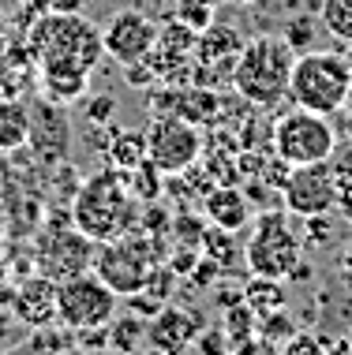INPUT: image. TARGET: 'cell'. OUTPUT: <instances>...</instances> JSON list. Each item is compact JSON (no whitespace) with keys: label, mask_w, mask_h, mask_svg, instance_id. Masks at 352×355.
<instances>
[{"label":"cell","mask_w":352,"mask_h":355,"mask_svg":"<svg viewBox=\"0 0 352 355\" xmlns=\"http://www.w3.org/2000/svg\"><path fill=\"white\" fill-rule=\"evenodd\" d=\"M139 206L131 195V184L120 176V168H101L94 172L87 184L79 187L72 202V225L94 243H109L135 228Z\"/></svg>","instance_id":"3"},{"label":"cell","mask_w":352,"mask_h":355,"mask_svg":"<svg viewBox=\"0 0 352 355\" xmlns=\"http://www.w3.org/2000/svg\"><path fill=\"white\" fill-rule=\"evenodd\" d=\"M199 247H203V251L210 254V262H217L221 270H229V266L236 262V258H233L236 232H225V228H214V225H210V228L203 232V243H199Z\"/></svg>","instance_id":"24"},{"label":"cell","mask_w":352,"mask_h":355,"mask_svg":"<svg viewBox=\"0 0 352 355\" xmlns=\"http://www.w3.org/2000/svg\"><path fill=\"white\" fill-rule=\"evenodd\" d=\"M337 198H341V184H337V172L330 168V161L289 168V176L281 184V202L289 209V217L334 214Z\"/></svg>","instance_id":"10"},{"label":"cell","mask_w":352,"mask_h":355,"mask_svg":"<svg viewBox=\"0 0 352 355\" xmlns=\"http://www.w3.org/2000/svg\"><path fill=\"white\" fill-rule=\"evenodd\" d=\"M349 344H352V329H349Z\"/></svg>","instance_id":"37"},{"label":"cell","mask_w":352,"mask_h":355,"mask_svg":"<svg viewBox=\"0 0 352 355\" xmlns=\"http://www.w3.org/2000/svg\"><path fill=\"white\" fill-rule=\"evenodd\" d=\"M94 243L90 236H83L79 228H60V232H49L37 243V273L49 277V281H72L79 273H90L94 270Z\"/></svg>","instance_id":"12"},{"label":"cell","mask_w":352,"mask_h":355,"mask_svg":"<svg viewBox=\"0 0 352 355\" xmlns=\"http://www.w3.org/2000/svg\"><path fill=\"white\" fill-rule=\"evenodd\" d=\"M274 157H281L289 168L296 165H319L330 161L337 150V128L330 123V116L311 109H296L292 105L285 116L274 123Z\"/></svg>","instance_id":"6"},{"label":"cell","mask_w":352,"mask_h":355,"mask_svg":"<svg viewBox=\"0 0 352 355\" xmlns=\"http://www.w3.org/2000/svg\"><path fill=\"white\" fill-rule=\"evenodd\" d=\"M341 56H345V64H349V75H352V42L345 45V53H341Z\"/></svg>","instance_id":"35"},{"label":"cell","mask_w":352,"mask_h":355,"mask_svg":"<svg viewBox=\"0 0 352 355\" xmlns=\"http://www.w3.org/2000/svg\"><path fill=\"white\" fill-rule=\"evenodd\" d=\"M109 337H112V348L131 352L135 344L146 340V322H142L139 314H128V318H112V322H109Z\"/></svg>","instance_id":"23"},{"label":"cell","mask_w":352,"mask_h":355,"mask_svg":"<svg viewBox=\"0 0 352 355\" xmlns=\"http://www.w3.org/2000/svg\"><path fill=\"white\" fill-rule=\"evenodd\" d=\"M158 31L161 26L139 8H124V12H112L109 23L101 26V49H106L109 60H117L120 68H135V64H146L150 53L158 45Z\"/></svg>","instance_id":"11"},{"label":"cell","mask_w":352,"mask_h":355,"mask_svg":"<svg viewBox=\"0 0 352 355\" xmlns=\"http://www.w3.org/2000/svg\"><path fill=\"white\" fill-rule=\"evenodd\" d=\"M303 236L289 220V209H262L255 220V232L244 247V262L251 277H274L289 281L292 270L303 262Z\"/></svg>","instance_id":"5"},{"label":"cell","mask_w":352,"mask_h":355,"mask_svg":"<svg viewBox=\"0 0 352 355\" xmlns=\"http://www.w3.org/2000/svg\"><path fill=\"white\" fill-rule=\"evenodd\" d=\"M326 340L330 337H319V333H311V329H296L281 344V355H330Z\"/></svg>","instance_id":"25"},{"label":"cell","mask_w":352,"mask_h":355,"mask_svg":"<svg viewBox=\"0 0 352 355\" xmlns=\"http://www.w3.org/2000/svg\"><path fill=\"white\" fill-rule=\"evenodd\" d=\"M229 355H281V344L270 340V337H262V333H255V337L233 344Z\"/></svg>","instance_id":"27"},{"label":"cell","mask_w":352,"mask_h":355,"mask_svg":"<svg viewBox=\"0 0 352 355\" xmlns=\"http://www.w3.org/2000/svg\"><path fill=\"white\" fill-rule=\"evenodd\" d=\"M31 142V105L19 98H0V153H15Z\"/></svg>","instance_id":"17"},{"label":"cell","mask_w":352,"mask_h":355,"mask_svg":"<svg viewBox=\"0 0 352 355\" xmlns=\"http://www.w3.org/2000/svg\"><path fill=\"white\" fill-rule=\"evenodd\" d=\"M154 266H158L154 247H150V239H142L139 232H128L120 239H109V243H98V251H94V273H98L120 300L142 292L150 281V273H154Z\"/></svg>","instance_id":"8"},{"label":"cell","mask_w":352,"mask_h":355,"mask_svg":"<svg viewBox=\"0 0 352 355\" xmlns=\"http://www.w3.org/2000/svg\"><path fill=\"white\" fill-rule=\"evenodd\" d=\"M23 4H34V0H23Z\"/></svg>","instance_id":"38"},{"label":"cell","mask_w":352,"mask_h":355,"mask_svg":"<svg viewBox=\"0 0 352 355\" xmlns=\"http://www.w3.org/2000/svg\"><path fill=\"white\" fill-rule=\"evenodd\" d=\"M109 161L120 172H135L139 165H146V135H131V131H117L109 146Z\"/></svg>","instance_id":"21"},{"label":"cell","mask_w":352,"mask_h":355,"mask_svg":"<svg viewBox=\"0 0 352 355\" xmlns=\"http://www.w3.org/2000/svg\"><path fill=\"white\" fill-rule=\"evenodd\" d=\"M195 344H199V352H203V355H229L233 352V340L225 337L221 325H217V329H203Z\"/></svg>","instance_id":"28"},{"label":"cell","mask_w":352,"mask_h":355,"mask_svg":"<svg viewBox=\"0 0 352 355\" xmlns=\"http://www.w3.org/2000/svg\"><path fill=\"white\" fill-rule=\"evenodd\" d=\"M229 4H259V0H229Z\"/></svg>","instance_id":"36"},{"label":"cell","mask_w":352,"mask_h":355,"mask_svg":"<svg viewBox=\"0 0 352 355\" xmlns=\"http://www.w3.org/2000/svg\"><path fill=\"white\" fill-rule=\"evenodd\" d=\"M203 333V318L187 306H176V303H165L158 314H150L146 322V355H180L187 344L199 340Z\"/></svg>","instance_id":"13"},{"label":"cell","mask_w":352,"mask_h":355,"mask_svg":"<svg viewBox=\"0 0 352 355\" xmlns=\"http://www.w3.org/2000/svg\"><path fill=\"white\" fill-rule=\"evenodd\" d=\"M315 19L334 42H341V45L352 42V0H319Z\"/></svg>","instance_id":"20"},{"label":"cell","mask_w":352,"mask_h":355,"mask_svg":"<svg viewBox=\"0 0 352 355\" xmlns=\"http://www.w3.org/2000/svg\"><path fill=\"white\" fill-rule=\"evenodd\" d=\"M240 300L262 318V314L285 311V303H289V292H285V284L274 281V277H251V281L244 284Z\"/></svg>","instance_id":"19"},{"label":"cell","mask_w":352,"mask_h":355,"mask_svg":"<svg viewBox=\"0 0 352 355\" xmlns=\"http://www.w3.org/2000/svg\"><path fill=\"white\" fill-rule=\"evenodd\" d=\"M42 161H64L72 146V123L64 116V105L42 98L31 105V142H26Z\"/></svg>","instance_id":"14"},{"label":"cell","mask_w":352,"mask_h":355,"mask_svg":"<svg viewBox=\"0 0 352 355\" xmlns=\"http://www.w3.org/2000/svg\"><path fill=\"white\" fill-rule=\"evenodd\" d=\"M244 49V42H240V34L229 31V26H206L203 34H199V42H195V56L206 64V68H214L217 60H225L233 68L236 64V56H240Z\"/></svg>","instance_id":"18"},{"label":"cell","mask_w":352,"mask_h":355,"mask_svg":"<svg viewBox=\"0 0 352 355\" xmlns=\"http://www.w3.org/2000/svg\"><path fill=\"white\" fill-rule=\"evenodd\" d=\"M285 37H289V45H292V49H296V45H311V42H315V31H311V23H292L289 26V34H285Z\"/></svg>","instance_id":"29"},{"label":"cell","mask_w":352,"mask_h":355,"mask_svg":"<svg viewBox=\"0 0 352 355\" xmlns=\"http://www.w3.org/2000/svg\"><path fill=\"white\" fill-rule=\"evenodd\" d=\"M337 209L352 220V187L349 184H341V198H337Z\"/></svg>","instance_id":"31"},{"label":"cell","mask_w":352,"mask_h":355,"mask_svg":"<svg viewBox=\"0 0 352 355\" xmlns=\"http://www.w3.org/2000/svg\"><path fill=\"white\" fill-rule=\"evenodd\" d=\"M259 333H262V337H270V340H278V344H285L292 333H296V325L285 318V311H274V314H262V318H259Z\"/></svg>","instance_id":"26"},{"label":"cell","mask_w":352,"mask_h":355,"mask_svg":"<svg viewBox=\"0 0 352 355\" xmlns=\"http://www.w3.org/2000/svg\"><path fill=\"white\" fill-rule=\"evenodd\" d=\"M31 53L42 71H64V75H94L101 64V31L83 12H45L31 23Z\"/></svg>","instance_id":"1"},{"label":"cell","mask_w":352,"mask_h":355,"mask_svg":"<svg viewBox=\"0 0 352 355\" xmlns=\"http://www.w3.org/2000/svg\"><path fill=\"white\" fill-rule=\"evenodd\" d=\"M221 329H225V337H229L233 344H240V340H247V337H255V333H259V314H255L251 306L240 300L236 306H229V311H225Z\"/></svg>","instance_id":"22"},{"label":"cell","mask_w":352,"mask_h":355,"mask_svg":"<svg viewBox=\"0 0 352 355\" xmlns=\"http://www.w3.org/2000/svg\"><path fill=\"white\" fill-rule=\"evenodd\" d=\"M341 270H345V273H352V239H349L345 254H341Z\"/></svg>","instance_id":"34"},{"label":"cell","mask_w":352,"mask_h":355,"mask_svg":"<svg viewBox=\"0 0 352 355\" xmlns=\"http://www.w3.org/2000/svg\"><path fill=\"white\" fill-rule=\"evenodd\" d=\"M326 352L330 355H352V344H349V337L345 340H326Z\"/></svg>","instance_id":"32"},{"label":"cell","mask_w":352,"mask_h":355,"mask_svg":"<svg viewBox=\"0 0 352 355\" xmlns=\"http://www.w3.org/2000/svg\"><path fill=\"white\" fill-rule=\"evenodd\" d=\"M352 98V75L341 53L308 49L296 56L289 79V101L296 109H311L322 116H337Z\"/></svg>","instance_id":"4"},{"label":"cell","mask_w":352,"mask_h":355,"mask_svg":"<svg viewBox=\"0 0 352 355\" xmlns=\"http://www.w3.org/2000/svg\"><path fill=\"white\" fill-rule=\"evenodd\" d=\"M15 318H23L26 325L42 329V325L56 322V281L49 277H26L15 292Z\"/></svg>","instance_id":"15"},{"label":"cell","mask_w":352,"mask_h":355,"mask_svg":"<svg viewBox=\"0 0 352 355\" xmlns=\"http://www.w3.org/2000/svg\"><path fill=\"white\" fill-rule=\"evenodd\" d=\"M87 0H45V12H83Z\"/></svg>","instance_id":"30"},{"label":"cell","mask_w":352,"mask_h":355,"mask_svg":"<svg viewBox=\"0 0 352 355\" xmlns=\"http://www.w3.org/2000/svg\"><path fill=\"white\" fill-rule=\"evenodd\" d=\"M120 311V295L98 273H79L56 284V322L72 333L106 329Z\"/></svg>","instance_id":"7"},{"label":"cell","mask_w":352,"mask_h":355,"mask_svg":"<svg viewBox=\"0 0 352 355\" xmlns=\"http://www.w3.org/2000/svg\"><path fill=\"white\" fill-rule=\"evenodd\" d=\"M341 112H345V135L352 139V98L345 101V109H341Z\"/></svg>","instance_id":"33"},{"label":"cell","mask_w":352,"mask_h":355,"mask_svg":"<svg viewBox=\"0 0 352 355\" xmlns=\"http://www.w3.org/2000/svg\"><path fill=\"white\" fill-rule=\"evenodd\" d=\"M146 161L158 168V176H176V172L195 168L199 153H203V135H199V123L165 112L146 123Z\"/></svg>","instance_id":"9"},{"label":"cell","mask_w":352,"mask_h":355,"mask_svg":"<svg viewBox=\"0 0 352 355\" xmlns=\"http://www.w3.org/2000/svg\"><path fill=\"white\" fill-rule=\"evenodd\" d=\"M292 64H296V49L289 45V37L259 34L251 42H244V49L233 64L229 83L247 105L270 109V105H281L289 98Z\"/></svg>","instance_id":"2"},{"label":"cell","mask_w":352,"mask_h":355,"mask_svg":"<svg viewBox=\"0 0 352 355\" xmlns=\"http://www.w3.org/2000/svg\"><path fill=\"white\" fill-rule=\"evenodd\" d=\"M203 214L210 217L214 228H225V232H240V228L251 225V202H247V195L236 184H221L214 187L210 195H206L203 202Z\"/></svg>","instance_id":"16"}]
</instances>
